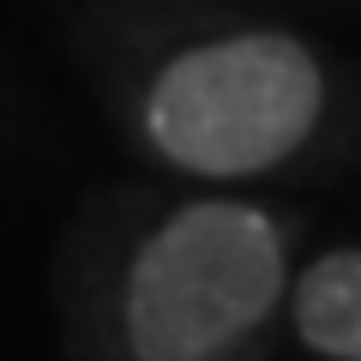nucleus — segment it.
Masks as SVG:
<instances>
[{
    "mask_svg": "<svg viewBox=\"0 0 361 361\" xmlns=\"http://www.w3.org/2000/svg\"><path fill=\"white\" fill-rule=\"evenodd\" d=\"M283 295V241L247 205H187L139 247L127 343L139 361H211Z\"/></svg>",
    "mask_w": 361,
    "mask_h": 361,
    "instance_id": "f257e3e1",
    "label": "nucleus"
},
{
    "mask_svg": "<svg viewBox=\"0 0 361 361\" xmlns=\"http://www.w3.org/2000/svg\"><path fill=\"white\" fill-rule=\"evenodd\" d=\"M319 115V66L289 37H229L180 54L151 90V139L193 175H253Z\"/></svg>",
    "mask_w": 361,
    "mask_h": 361,
    "instance_id": "f03ea898",
    "label": "nucleus"
},
{
    "mask_svg": "<svg viewBox=\"0 0 361 361\" xmlns=\"http://www.w3.org/2000/svg\"><path fill=\"white\" fill-rule=\"evenodd\" d=\"M295 331L331 361H361V253H325L295 289Z\"/></svg>",
    "mask_w": 361,
    "mask_h": 361,
    "instance_id": "7ed1b4c3",
    "label": "nucleus"
}]
</instances>
